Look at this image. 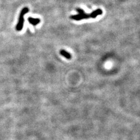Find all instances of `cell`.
Returning <instances> with one entry per match:
<instances>
[{
  "mask_svg": "<svg viewBox=\"0 0 140 140\" xmlns=\"http://www.w3.org/2000/svg\"><path fill=\"white\" fill-rule=\"evenodd\" d=\"M29 9L28 8L26 7L22 9V11H21L19 16L18 23L16 26V30H18V31H20V30L22 29L24 24V16L27 12H29Z\"/></svg>",
  "mask_w": 140,
  "mask_h": 140,
  "instance_id": "cell-1",
  "label": "cell"
},
{
  "mask_svg": "<svg viewBox=\"0 0 140 140\" xmlns=\"http://www.w3.org/2000/svg\"><path fill=\"white\" fill-rule=\"evenodd\" d=\"M76 11L78 12V15H72V16H70V18L73 20L75 21H81L84 19H88L91 18V15L90 13H85L84 11L82 9L77 8L76 9Z\"/></svg>",
  "mask_w": 140,
  "mask_h": 140,
  "instance_id": "cell-2",
  "label": "cell"
},
{
  "mask_svg": "<svg viewBox=\"0 0 140 140\" xmlns=\"http://www.w3.org/2000/svg\"><path fill=\"white\" fill-rule=\"evenodd\" d=\"M28 21L29 22L30 24L32 25L36 26L37 25V24H39L40 20L39 18H32V17H29V18H28Z\"/></svg>",
  "mask_w": 140,
  "mask_h": 140,
  "instance_id": "cell-3",
  "label": "cell"
},
{
  "mask_svg": "<svg viewBox=\"0 0 140 140\" xmlns=\"http://www.w3.org/2000/svg\"><path fill=\"white\" fill-rule=\"evenodd\" d=\"M102 11L101 9H97L96 10L94 11L93 12L90 13V15H91V18H95L98 15H100L102 14Z\"/></svg>",
  "mask_w": 140,
  "mask_h": 140,
  "instance_id": "cell-4",
  "label": "cell"
},
{
  "mask_svg": "<svg viewBox=\"0 0 140 140\" xmlns=\"http://www.w3.org/2000/svg\"><path fill=\"white\" fill-rule=\"evenodd\" d=\"M60 53L61 55H62L63 57H64L65 58L67 59H71V54L68 52H67V51L64 50H61L60 51Z\"/></svg>",
  "mask_w": 140,
  "mask_h": 140,
  "instance_id": "cell-5",
  "label": "cell"
}]
</instances>
